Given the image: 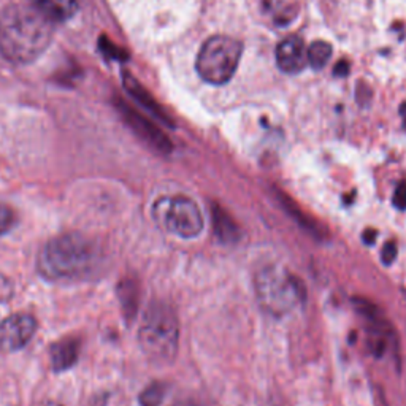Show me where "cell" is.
I'll return each instance as SVG.
<instances>
[{"mask_svg":"<svg viewBox=\"0 0 406 406\" xmlns=\"http://www.w3.org/2000/svg\"><path fill=\"white\" fill-rule=\"evenodd\" d=\"M53 40V21L32 3H13L0 13V53L13 64H31Z\"/></svg>","mask_w":406,"mask_h":406,"instance_id":"1","label":"cell"},{"mask_svg":"<svg viewBox=\"0 0 406 406\" xmlns=\"http://www.w3.org/2000/svg\"><path fill=\"white\" fill-rule=\"evenodd\" d=\"M102 264V251L81 233H65L49 240L40 251L37 270L48 281L86 279Z\"/></svg>","mask_w":406,"mask_h":406,"instance_id":"2","label":"cell"},{"mask_svg":"<svg viewBox=\"0 0 406 406\" xmlns=\"http://www.w3.org/2000/svg\"><path fill=\"white\" fill-rule=\"evenodd\" d=\"M138 342L151 362H173L179 344V322L168 303L153 302L149 305L140 324Z\"/></svg>","mask_w":406,"mask_h":406,"instance_id":"3","label":"cell"},{"mask_svg":"<svg viewBox=\"0 0 406 406\" xmlns=\"http://www.w3.org/2000/svg\"><path fill=\"white\" fill-rule=\"evenodd\" d=\"M259 305L273 316L288 314L307 297L303 283L278 265H267L255 275Z\"/></svg>","mask_w":406,"mask_h":406,"instance_id":"4","label":"cell"},{"mask_svg":"<svg viewBox=\"0 0 406 406\" xmlns=\"http://www.w3.org/2000/svg\"><path fill=\"white\" fill-rule=\"evenodd\" d=\"M243 54V43L227 35H214L200 48L195 70L207 83L225 84L237 72Z\"/></svg>","mask_w":406,"mask_h":406,"instance_id":"5","label":"cell"},{"mask_svg":"<svg viewBox=\"0 0 406 406\" xmlns=\"http://www.w3.org/2000/svg\"><path fill=\"white\" fill-rule=\"evenodd\" d=\"M154 219L181 238H195L203 230V216L199 205L188 197H165L153 208Z\"/></svg>","mask_w":406,"mask_h":406,"instance_id":"6","label":"cell"},{"mask_svg":"<svg viewBox=\"0 0 406 406\" xmlns=\"http://www.w3.org/2000/svg\"><path fill=\"white\" fill-rule=\"evenodd\" d=\"M116 108L118 112L121 113L125 124L134 130V134L137 135L140 140H143L144 143L149 144V147L156 149L160 154L172 153L173 144L170 142V138L151 121V119L143 116L142 113H138L137 110H134L129 103H125L121 99L116 100Z\"/></svg>","mask_w":406,"mask_h":406,"instance_id":"7","label":"cell"},{"mask_svg":"<svg viewBox=\"0 0 406 406\" xmlns=\"http://www.w3.org/2000/svg\"><path fill=\"white\" fill-rule=\"evenodd\" d=\"M37 320L32 314L16 313L0 322V353L23 349L37 332Z\"/></svg>","mask_w":406,"mask_h":406,"instance_id":"8","label":"cell"},{"mask_svg":"<svg viewBox=\"0 0 406 406\" xmlns=\"http://www.w3.org/2000/svg\"><path fill=\"white\" fill-rule=\"evenodd\" d=\"M308 49L297 35L284 38L277 48V64L281 72L295 75L308 65Z\"/></svg>","mask_w":406,"mask_h":406,"instance_id":"9","label":"cell"},{"mask_svg":"<svg viewBox=\"0 0 406 406\" xmlns=\"http://www.w3.org/2000/svg\"><path fill=\"white\" fill-rule=\"evenodd\" d=\"M124 88L125 91L130 94V97L137 100V103L147 110L149 114H153L154 118H157L160 123H164L168 127H173V121L167 116V113L164 112L162 107L154 100V97L135 79L130 73H124Z\"/></svg>","mask_w":406,"mask_h":406,"instance_id":"10","label":"cell"},{"mask_svg":"<svg viewBox=\"0 0 406 406\" xmlns=\"http://www.w3.org/2000/svg\"><path fill=\"white\" fill-rule=\"evenodd\" d=\"M81 343L78 338H62L49 348L51 367L54 372H65L78 362Z\"/></svg>","mask_w":406,"mask_h":406,"instance_id":"11","label":"cell"},{"mask_svg":"<svg viewBox=\"0 0 406 406\" xmlns=\"http://www.w3.org/2000/svg\"><path fill=\"white\" fill-rule=\"evenodd\" d=\"M275 194H277V197L279 200V203H281V207L284 208V212L288 213L289 216L300 225V227H302L303 230H307L308 233H312L316 238L325 237V235H322V233H325V229L322 227V225H320L319 223H316L312 216H308V214L305 213L303 210L289 197L288 194H284L283 190H279V189H275Z\"/></svg>","mask_w":406,"mask_h":406,"instance_id":"12","label":"cell"},{"mask_svg":"<svg viewBox=\"0 0 406 406\" xmlns=\"http://www.w3.org/2000/svg\"><path fill=\"white\" fill-rule=\"evenodd\" d=\"M213 218V229L216 237L225 244H233L240 238V229L233 218L227 213V210L220 207L218 203H213L212 210Z\"/></svg>","mask_w":406,"mask_h":406,"instance_id":"13","label":"cell"},{"mask_svg":"<svg viewBox=\"0 0 406 406\" xmlns=\"http://www.w3.org/2000/svg\"><path fill=\"white\" fill-rule=\"evenodd\" d=\"M31 3L53 23L67 21L77 12V0H31Z\"/></svg>","mask_w":406,"mask_h":406,"instance_id":"14","label":"cell"},{"mask_svg":"<svg viewBox=\"0 0 406 406\" xmlns=\"http://www.w3.org/2000/svg\"><path fill=\"white\" fill-rule=\"evenodd\" d=\"M119 300H121L123 309L129 319H132L137 313L138 307V286L132 279L125 278L123 283H119Z\"/></svg>","mask_w":406,"mask_h":406,"instance_id":"15","label":"cell"},{"mask_svg":"<svg viewBox=\"0 0 406 406\" xmlns=\"http://www.w3.org/2000/svg\"><path fill=\"white\" fill-rule=\"evenodd\" d=\"M332 45L322 40H316L308 48V65H312V68L320 70L324 68L327 62L332 58Z\"/></svg>","mask_w":406,"mask_h":406,"instance_id":"16","label":"cell"},{"mask_svg":"<svg viewBox=\"0 0 406 406\" xmlns=\"http://www.w3.org/2000/svg\"><path fill=\"white\" fill-rule=\"evenodd\" d=\"M165 397V385L162 383H153L140 394L142 406H160Z\"/></svg>","mask_w":406,"mask_h":406,"instance_id":"17","label":"cell"},{"mask_svg":"<svg viewBox=\"0 0 406 406\" xmlns=\"http://www.w3.org/2000/svg\"><path fill=\"white\" fill-rule=\"evenodd\" d=\"M14 223H16V214L7 205L0 203V237L5 235L13 229Z\"/></svg>","mask_w":406,"mask_h":406,"instance_id":"18","label":"cell"},{"mask_svg":"<svg viewBox=\"0 0 406 406\" xmlns=\"http://www.w3.org/2000/svg\"><path fill=\"white\" fill-rule=\"evenodd\" d=\"M100 49H102L103 54H108L112 59H116V61H124L127 58V54L124 53V49H119L118 47L107 40V37H100Z\"/></svg>","mask_w":406,"mask_h":406,"instance_id":"19","label":"cell"},{"mask_svg":"<svg viewBox=\"0 0 406 406\" xmlns=\"http://www.w3.org/2000/svg\"><path fill=\"white\" fill-rule=\"evenodd\" d=\"M394 205H395V208L403 210V212L406 210V183L405 181L398 183L397 189H395V192H394Z\"/></svg>","mask_w":406,"mask_h":406,"instance_id":"20","label":"cell"},{"mask_svg":"<svg viewBox=\"0 0 406 406\" xmlns=\"http://www.w3.org/2000/svg\"><path fill=\"white\" fill-rule=\"evenodd\" d=\"M381 257H383L384 264H392L395 257H397V244L395 242H389L384 244L383 253H381Z\"/></svg>","mask_w":406,"mask_h":406,"instance_id":"21","label":"cell"},{"mask_svg":"<svg viewBox=\"0 0 406 406\" xmlns=\"http://www.w3.org/2000/svg\"><path fill=\"white\" fill-rule=\"evenodd\" d=\"M12 294H13L12 283H10L7 278L0 275V303L7 302V300L12 297Z\"/></svg>","mask_w":406,"mask_h":406,"instance_id":"22","label":"cell"},{"mask_svg":"<svg viewBox=\"0 0 406 406\" xmlns=\"http://www.w3.org/2000/svg\"><path fill=\"white\" fill-rule=\"evenodd\" d=\"M333 73L337 75V77H346V75L349 73V64L346 61H340L337 64V67H335Z\"/></svg>","mask_w":406,"mask_h":406,"instance_id":"23","label":"cell"},{"mask_svg":"<svg viewBox=\"0 0 406 406\" xmlns=\"http://www.w3.org/2000/svg\"><path fill=\"white\" fill-rule=\"evenodd\" d=\"M172 406H202L197 400H192V398H186V400H178V402H175Z\"/></svg>","mask_w":406,"mask_h":406,"instance_id":"24","label":"cell"},{"mask_svg":"<svg viewBox=\"0 0 406 406\" xmlns=\"http://www.w3.org/2000/svg\"><path fill=\"white\" fill-rule=\"evenodd\" d=\"M364 238H365V242H367L368 244H372L375 242V240H376L375 233L372 232V230H367V232H365V235H364Z\"/></svg>","mask_w":406,"mask_h":406,"instance_id":"25","label":"cell"},{"mask_svg":"<svg viewBox=\"0 0 406 406\" xmlns=\"http://www.w3.org/2000/svg\"><path fill=\"white\" fill-rule=\"evenodd\" d=\"M400 113H402V116L405 119V125H406V102L402 105V107H400Z\"/></svg>","mask_w":406,"mask_h":406,"instance_id":"26","label":"cell"},{"mask_svg":"<svg viewBox=\"0 0 406 406\" xmlns=\"http://www.w3.org/2000/svg\"><path fill=\"white\" fill-rule=\"evenodd\" d=\"M48 406H61V405H56V403H49Z\"/></svg>","mask_w":406,"mask_h":406,"instance_id":"27","label":"cell"}]
</instances>
